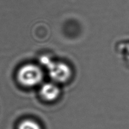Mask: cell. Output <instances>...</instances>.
Listing matches in <instances>:
<instances>
[{
    "mask_svg": "<svg viewBox=\"0 0 129 129\" xmlns=\"http://www.w3.org/2000/svg\"><path fill=\"white\" fill-rule=\"evenodd\" d=\"M19 84L25 88H34L39 85L44 79V73L40 66L26 64L19 68L16 74Z\"/></svg>",
    "mask_w": 129,
    "mask_h": 129,
    "instance_id": "cell-1",
    "label": "cell"
},
{
    "mask_svg": "<svg viewBox=\"0 0 129 129\" xmlns=\"http://www.w3.org/2000/svg\"><path fill=\"white\" fill-rule=\"evenodd\" d=\"M18 129H42L40 125L32 119H25L18 125Z\"/></svg>",
    "mask_w": 129,
    "mask_h": 129,
    "instance_id": "cell-4",
    "label": "cell"
},
{
    "mask_svg": "<svg viewBox=\"0 0 129 129\" xmlns=\"http://www.w3.org/2000/svg\"><path fill=\"white\" fill-rule=\"evenodd\" d=\"M40 95L45 102H52L57 100L60 94V89L55 83H45L40 87Z\"/></svg>",
    "mask_w": 129,
    "mask_h": 129,
    "instance_id": "cell-3",
    "label": "cell"
},
{
    "mask_svg": "<svg viewBox=\"0 0 129 129\" xmlns=\"http://www.w3.org/2000/svg\"><path fill=\"white\" fill-rule=\"evenodd\" d=\"M40 62L47 68L50 78L55 83H66L71 78L73 71L66 63L52 60L46 56L42 57Z\"/></svg>",
    "mask_w": 129,
    "mask_h": 129,
    "instance_id": "cell-2",
    "label": "cell"
}]
</instances>
